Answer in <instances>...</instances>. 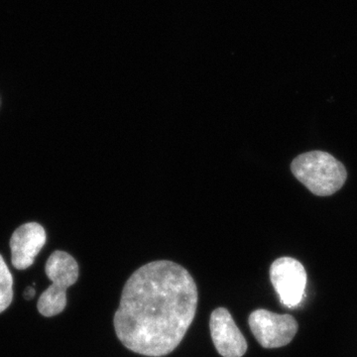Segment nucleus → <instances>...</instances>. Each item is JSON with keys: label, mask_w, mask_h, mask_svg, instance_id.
I'll return each instance as SVG.
<instances>
[{"label": "nucleus", "mask_w": 357, "mask_h": 357, "mask_svg": "<svg viewBox=\"0 0 357 357\" xmlns=\"http://www.w3.org/2000/svg\"><path fill=\"white\" fill-rule=\"evenodd\" d=\"M198 302V287L187 269L168 260L147 263L124 285L114 318L115 333L135 354L168 356L189 331Z\"/></svg>", "instance_id": "f257e3e1"}, {"label": "nucleus", "mask_w": 357, "mask_h": 357, "mask_svg": "<svg viewBox=\"0 0 357 357\" xmlns=\"http://www.w3.org/2000/svg\"><path fill=\"white\" fill-rule=\"evenodd\" d=\"M293 175L312 194L328 197L342 189L347 181L344 166L332 155L311 151L296 157L291 164Z\"/></svg>", "instance_id": "f03ea898"}, {"label": "nucleus", "mask_w": 357, "mask_h": 357, "mask_svg": "<svg viewBox=\"0 0 357 357\" xmlns=\"http://www.w3.org/2000/svg\"><path fill=\"white\" fill-rule=\"evenodd\" d=\"M45 272L52 285L40 296L37 307L42 316L51 318L67 306V289L77 281L79 265L73 256L57 250L47 260Z\"/></svg>", "instance_id": "7ed1b4c3"}, {"label": "nucleus", "mask_w": 357, "mask_h": 357, "mask_svg": "<svg viewBox=\"0 0 357 357\" xmlns=\"http://www.w3.org/2000/svg\"><path fill=\"white\" fill-rule=\"evenodd\" d=\"M248 324L253 335L264 349H278L290 344L299 328L291 314H275L265 309L251 312Z\"/></svg>", "instance_id": "20e7f679"}, {"label": "nucleus", "mask_w": 357, "mask_h": 357, "mask_svg": "<svg viewBox=\"0 0 357 357\" xmlns=\"http://www.w3.org/2000/svg\"><path fill=\"white\" fill-rule=\"evenodd\" d=\"M270 280L282 305L292 309L302 303L307 280L302 263L291 257L278 258L270 267Z\"/></svg>", "instance_id": "39448f33"}, {"label": "nucleus", "mask_w": 357, "mask_h": 357, "mask_svg": "<svg viewBox=\"0 0 357 357\" xmlns=\"http://www.w3.org/2000/svg\"><path fill=\"white\" fill-rule=\"evenodd\" d=\"M210 330L213 345L222 357H243L248 351L245 337L225 307L211 312Z\"/></svg>", "instance_id": "423d86ee"}, {"label": "nucleus", "mask_w": 357, "mask_h": 357, "mask_svg": "<svg viewBox=\"0 0 357 357\" xmlns=\"http://www.w3.org/2000/svg\"><path fill=\"white\" fill-rule=\"evenodd\" d=\"M46 241V231L39 223L28 222L18 227L10 239L11 262L14 268L25 270L31 266Z\"/></svg>", "instance_id": "0eeeda50"}, {"label": "nucleus", "mask_w": 357, "mask_h": 357, "mask_svg": "<svg viewBox=\"0 0 357 357\" xmlns=\"http://www.w3.org/2000/svg\"><path fill=\"white\" fill-rule=\"evenodd\" d=\"M13 299V278L6 261L0 255V312L10 306Z\"/></svg>", "instance_id": "6e6552de"}, {"label": "nucleus", "mask_w": 357, "mask_h": 357, "mask_svg": "<svg viewBox=\"0 0 357 357\" xmlns=\"http://www.w3.org/2000/svg\"><path fill=\"white\" fill-rule=\"evenodd\" d=\"M35 296V289L33 287H27L26 288L24 292V298L27 301L32 300Z\"/></svg>", "instance_id": "1a4fd4ad"}]
</instances>
